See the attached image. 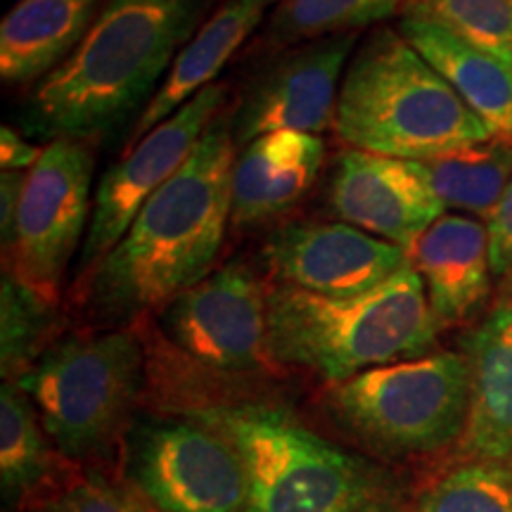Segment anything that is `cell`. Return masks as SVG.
Masks as SVG:
<instances>
[{
    "label": "cell",
    "mask_w": 512,
    "mask_h": 512,
    "mask_svg": "<svg viewBox=\"0 0 512 512\" xmlns=\"http://www.w3.org/2000/svg\"><path fill=\"white\" fill-rule=\"evenodd\" d=\"M34 512H159L145 496L102 477H67Z\"/></svg>",
    "instance_id": "cell-27"
},
{
    "label": "cell",
    "mask_w": 512,
    "mask_h": 512,
    "mask_svg": "<svg viewBox=\"0 0 512 512\" xmlns=\"http://www.w3.org/2000/svg\"><path fill=\"white\" fill-rule=\"evenodd\" d=\"M337 138L349 150L418 162L491 140L489 128L401 31L375 29L339 86Z\"/></svg>",
    "instance_id": "cell-4"
},
{
    "label": "cell",
    "mask_w": 512,
    "mask_h": 512,
    "mask_svg": "<svg viewBox=\"0 0 512 512\" xmlns=\"http://www.w3.org/2000/svg\"><path fill=\"white\" fill-rule=\"evenodd\" d=\"M202 8L204 0H107L81 46L34 93V131L81 140L147 105L197 34Z\"/></svg>",
    "instance_id": "cell-2"
},
{
    "label": "cell",
    "mask_w": 512,
    "mask_h": 512,
    "mask_svg": "<svg viewBox=\"0 0 512 512\" xmlns=\"http://www.w3.org/2000/svg\"><path fill=\"white\" fill-rule=\"evenodd\" d=\"M278 3L280 0H226L176 55L162 86L140 112L124 150L136 147L152 128L188 105L204 88L214 86L211 81Z\"/></svg>",
    "instance_id": "cell-18"
},
{
    "label": "cell",
    "mask_w": 512,
    "mask_h": 512,
    "mask_svg": "<svg viewBox=\"0 0 512 512\" xmlns=\"http://www.w3.org/2000/svg\"><path fill=\"white\" fill-rule=\"evenodd\" d=\"M166 339L216 373H261L278 363L268 344V290L240 261L211 271L159 311Z\"/></svg>",
    "instance_id": "cell-9"
},
{
    "label": "cell",
    "mask_w": 512,
    "mask_h": 512,
    "mask_svg": "<svg viewBox=\"0 0 512 512\" xmlns=\"http://www.w3.org/2000/svg\"><path fill=\"white\" fill-rule=\"evenodd\" d=\"M408 261L425 285L439 328L465 323L491 292V249L486 223L444 214L408 247Z\"/></svg>",
    "instance_id": "cell-15"
},
{
    "label": "cell",
    "mask_w": 512,
    "mask_h": 512,
    "mask_svg": "<svg viewBox=\"0 0 512 512\" xmlns=\"http://www.w3.org/2000/svg\"><path fill=\"white\" fill-rule=\"evenodd\" d=\"M133 477L159 512H242L247 472L226 434L195 415L138 432Z\"/></svg>",
    "instance_id": "cell-10"
},
{
    "label": "cell",
    "mask_w": 512,
    "mask_h": 512,
    "mask_svg": "<svg viewBox=\"0 0 512 512\" xmlns=\"http://www.w3.org/2000/svg\"><path fill=\"white\" fill-rule=\"evenodd\" d=\"M444 209L489 221L512 178V143L484 140L413 162Z\"/></svg>",
    "instance_id": "cell-22"
},
{
    "label": "cell",
    "mask_w": 512,
    "mask_h": 512,
    "mask_svg": "<svg viewBox=\"0 0 512 512\" xmlns=\"http://www.w3.org/2000/svg\"><path fill=\"white\" fill-rule=\"evenodd\" d=\"M36 406L17 384L0 389V482L5 503L34 505L64 479L74 460L53 451Z\"/></svg>",
    "instance_id": "cell-21"
},
{
    "label": "cell",
    "mask_w": 512,
    "mask_h": 512,
    "mask_svg": "<svg viewBox=\"0 0 512 512\" xmlns=\"http://www.w3.org/2000/svg\"><path fill=\"white\" fill-rule=\"evenodd\" d=\"M418 512H512V470L467 460L422 491Z\"/></svg>",
    "instance_id": "cell-26"
},
{
    "label": "cell",
    "mask_w": 512,
    "mask_h": 512,
    "mask_svg": "<svg viewBox=\"0 0 512 512\" xmlns=\"http://www.w3.org/2000/svg\"><path fill=\"white\" fill-rule=\"evenodd\" d=\"M403 17L427 19L472 46L512 60V0H406Z\"/></svg>",
    "instance_id": "cell-25"
},
{
    "label": "cell",
    "mask_w": 512,
    "mask_h": 512,
    "mask_svg": "<svg viewBox=\"0 0 512 512\" xmlns=\"http://www.w3.org/2000/svg\"><path fill=\"white\" fill-rule=\"evenodd\" d=\"M100 0H19L0 24V79H46L98 19Z\"/></svg>",
    "instance_id": "cell-20"
},
{
    "label": "cell",
    "mask_w": 512,
    "mask_h": 512,
    "mask_svg": "<svg viewBox=\"0 0 512 512\" xmlns=\"http://www.w3.org/2000/svg\"><path fill=\"white\" fill-rule=\"evenodd\" d=\"M145 351L131 328L57 339L17 384L36 406L57 453L102 458L143 392Z\"/></svg>",
    "instance_id": "cell-6"
},
{
    "label": "cell",
    "mask_w": 512,
    "mask_h": 512,
    "mask_svg": "<svg viewBox=\"0 0 512 512\" xmlns=\"http://www.w3.org/2000/svg\"><path fill=\"white\" fill-rule=\"evenodd\" d=\"M190 415L238 448L247 472L242 512H375L366 465L271 406H211Z\"/></svg>",
    "instance_id": "cell-5"
},
{
    "label": "cell",
    "mask_w": 512,
    "mask_h": 512,
    "mask_svg": "<svg viewBox=\"0 0 512 512\" xmlns=\"http://www.w3.org/2000/svg\"><path fill=\"white\" fill-rule=\"evenodd\" d=\"M60 323L57 304L43 299L10 273L0 285V363L5 382H17L46 351Z\"/></svg>",
    "instance_id": "cell-23"
},
{
    "label": "cell",
    "mask_w": 512,
    "mask_h": 512,
    "mask_svg": "<svg viewBox=\"0 0 512 512\" xmlns=\"http://www.w3.org/2000/svg\"><path fill=\"white\" fill-rule=\"evenodd\" d=\"M325 162L320 136L275 131L240 147L233 166V228H252L285 214L313 188Z\"/></svg>",
    "instance_id": "cell-17"
},
{
    "label": "cell",
    "mask_w": 512,
    "mask_h": 512,
    "mask_svg": "<svg viewBox=\"0 0 512 512\" xmlns=\"http://www.w3.org/2000/svg\"><path fill=\"white\" fill-rule=\"evenodd\" d=\"M489 230V249H491V268L501 280L512 285V178L505 188L501 202L494 214L486 221Z\"/></svg>",
    "instance_id": "cell-28"
},
{
    "label": "cell",
    "mask_w": 512,
    "mask_h": 512,
    "mask_svg": "<svg viewBox=\"0 0 512 512\" xmlns=\"http://www.w3.org/2000/svg\"><path fill=\"white\" fill-rule=\"evenodd\" d=\"M226 102V88L209 86L188 105L152 128L100 178L93 197V214L79 256V280L119 245L150 197L183 169L197 150L211 121Z\"/></svg>",
    "instance_id": "cell-11"
},
{
    "label": "cell",
    "mask_w": 512,
    "mask_h": 512,
    "mask_svg": "<svg viewBox=\"0 0 512 512\" xmlns=\"http://www.w3.org/2000/svg\"><path fill=\"white\" fill-rule=\"evenodd\" d=\"M235 157L233 119L221 112L119 245L79 280V302L95 325L128 328L214 271L233 209Z\"/></svg>",
    "instance_id": "cell-1"
},
{
    "label": "cell",
    "mask_w": 512,
    "mask_h": 512,
    "mask_svg": "<svg viewBox=\"0 0 512 512\" xmlns=\"http://www.w3.org/2000/svg\"><path fill=\"white\" fill-rule=\"evenodd\" d=\"M399 31L484 121L491 138L512 143V60L472 46L427 19L403 17Z\"/></svg>",
    "instance_id": "cell-19"
},
{
    "label": "cell",
    "mask_w": 512,
    "mask_h": 512,
    "mask_svg": "<svg viewBox=\"0 0 512 512\" xmlns=\"http://www.w3.org/2000/svg\"><path fill=\"white\" fill-rule=\"evenodd\" d=\"M29 171H3L0 174V238H3V252H8L19 202H22L24 185H27Z\"/></svg>",
    "instance_id": "cell-29"
},
{
    "label": "cell",
    "mask_w": 512,
    "mask_h": 512,
    "mask_svg": "<svg viewBox=\"0 0 512 512\" xmlns=\"http://www.w3.org/2000/svg\"><path fill=\"white\" fill-rule=\"evenodd\" d=\"M356 41V34L311 41L261 74L233 114L238 150L266 133L299 131L318 136L330 128Z\"/></svg>",
    "instance_id": "cell-12"
},
{
    "label": "cell",
    "mask_w": 512,
    "mask_h": 512,
    "mask_svg": "<svg viewBox=\"0 0 512 512\" xmlns=\"http://www.w3.org/2000/svg\"><path fill=\"white\" fill-rule=\"evenodd\" d=\"M470 406L460 451L512 470V302L503 299L465 342Z\"/></svg>",
    "instance_id": "cell-16"
},
{
    "label": "cell",
    "mask_w": 512,
    "mask_h": 512,
    "mask_svg": "<svg viewBox=\"0 0 512 512\" xmlns=\"http://www.w3.org/2000/svg\"><path fill=\"white\" fill-rule=\"evenodd\" d=\"M439 330L411 261L387 283L356 297H325L290 285L268 290L273 361L309 370L330 384L427 356Z\"/></svg>",
    "instance_id": "cell-3"
},
{
    "label": "cell",
    "mask_w": 512,
    "mask_h": 512,
    "mask_svg": "<svg viewBox=\"0 0 512 512\" xmlns=\"http://www.w3.org/2000/svg\"><path fill=\"white\" fill-rule=\"evenodd\" d=\"M41 155V147L31 145L10 126L0 128V164H3V171H31Z\"/></svg>",
    "instance_id": "cell-30"
},
{
    "label": "cell",
    "mask_w": 512,
    "mask_h": 512,
    "mask_svg": "<svg viewBox=\"0 0 512 512\" xmlns=\"http://www.w3.org/2000/svg\"><path fill=\"white\" fill-rule=\"evenodd\" d=\"M93 157L79 140L57 138L27 174L15 233L3 252L12 278L60 304L64 275L91 221Z\"/></svg>",
    "instance_id": "cell-8"
},
{
    "label": "cell",
    "mask_w": 512,
    "mask_h": 512,
    "mask_svg": "<svg viewBox=\"0 0 512 512\" xmlns=\"http://www.w3.org/2000/svg\"><path fill=\"white\" fill-rule=\"evenodd\" d=\"M264 261L278 285L325 297H356L408 266V252L344 221H306L271 233Z\"/></svg>",
    "instance_id": "cell-13"
},
{
    "label": "cell",
    "mask_w": 512,
    "mask_h": 512,
    "mask_svg": "<svg viewBox=\"0 0 512 512\" xmlns=\"http://www.w3.org/2000/svg\"><path fill=\"white\" fill-rule=\"evenodd\" d=\"M406 0H280L268 19V41L275 46L311 43L356 34L403 10Z\"/></svg>",
    "instance_id": "cell-24"
},
{
    "label": "cell",
    "mask_w": 512,
    "mask_h": 512,
    "mask_svg": "<svg viewBox=\"0 0 512 512\" xmlns=\"http://www.w3.org/2000/svg\"><path fill=\"white\" fill-rule=\"evenodd\" d=\"M330 413L389 453H434L463 437L470 406L465 354L441 351L332 384Z\"/></svg>",
    "instance_id": "cell-7"
},
{
    "label": "cell",
    "mask_w": 512,
    "mask_h": 512,
    "mask_svg": "<svg viewBox=\"0 0 512 512\" xmlns=\"http://www.w3.org/2000/svg\"><path fill=\"white\" fill-rule=\"evenodd\" d=\"M328 207L349 226L406 252L446 211L413 162L361 150L337 157Z\"/></svg>",
    "instance_id": "cell-14"
}]
</instances>
